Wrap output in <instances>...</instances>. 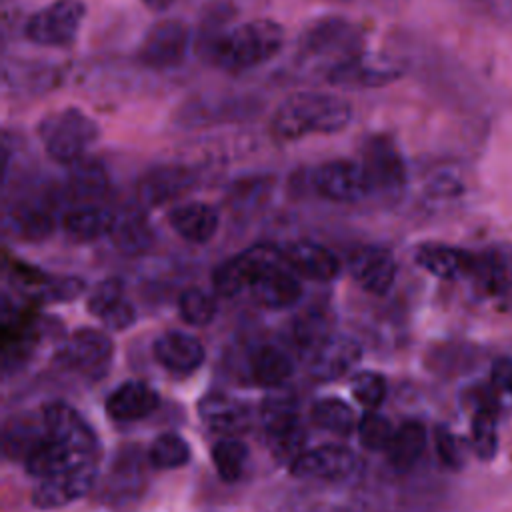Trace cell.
I'll use <instances>...</instances> for the list:
<instances>
[{
    "instance_id": "obj_1",
    "label": "cell",
    "mask_w": 512,
    "mask_h": 512,
    "mask_svg": "<svg viewBox=\"0 0 512 512\" xmlns=\"http://www.w3.org/2000/svg\"><path fill=\"white\" fill-rule=\"evenodd\" d=\"M232 10L226 4L210 8L196 34V54L224 72H246L272 60L284 46V28L270 18L226 26Z\"/></svg>"
},
{
    "instance_id": "obj_2",
    "label": "cell",
    "mask_w": 512,
    "mask_h": 512,
    "mask_svg": "<svg viewBox=\"0 0 512 512\" xmlns=\"http://www.w3.org/2000/svg\"><path fill=\"white\" fill-rule=\"evenodd\" d=\"M352 120L346 98L330 92H294L272 114L270 130L282 142L300 140L308 134H334Z\"/></svg>"
},
{
    "instance_id": "obj_3",
    "label": "cell",
    "mask_w": 512,
    "mask_h": 512,
    "mask_svg": "<svg viewBox=\"0 0 512 512\" xmlns=\"http://www.w3.org/2000/svg\"><path fill=\"white\" fill-rule=\"evenodd\" d=\"M100 126L76 106L44 116L38 124V138L50 160L72 166L86 158L88 148L98 140Z\"/></svg>"
},
{
    "instance_id": "obj_4",
    "label": "cell",
    "mask_w": 512,
    "mask_h": 512,
    "mask_svg": "<svg viewBox=\"0 0 512 512\" xmlns=\"http://www.w3.org/2000/svg\"><path fill=\"white\" fill-rule=\"evenodd\" d=\"M362 34L354 22L342 16H324L300 36L298 52L302 58L330 60L332 68L360 56Z\"/></svg>"
},
{
    "instance_id": "obj_5",
    "label": "cell",
    "mask_w": 512,
    "mask_h": 512,
    "mask_svg": "<svg viewBox=\"0 0 512 512\" xmlns=\"http://www.w3.org/2000/svg\"><path fill=\"white\" fill-rule=\"evenodd\" d=\"M370 194L386 200H398L406 188V164L400 148L388 134H372L360 150Z\"/></svg>"
},
{
    "instance_id": "obj_6",
    "label": "cell",
    "mask_w": 512,
    "mask_h": 512,
    "mask_svg": "<svg viewBox=\"0 0 512 512\" xmlns=\"http://www.w3.org/2000/svg\"><path fill=\"white\" fill-rule=\"evenodd\" d=\"M290 474L302 480H322L332 484H350L362 478L364 460L340 444H324L306 450L292 466Z\"/></svg>"
},
{
    "instance_id": "obj_7",
    "label": "cell",
    "mask_w": 512,
    "mask_h": 512,
    "mask_svg": "<svg viewBox=\"0 0 512 512\" xmlns=\"http://www.w3.org/2000/svg\"><path fill=\"white\" fill-rule=\"evenodd\" d=\"M84 16L86 6L82 0H56L28 18L24 34L38 46L64 48L74 44Z\"/></svg>"
},
{
    "instance_id": "obj_8",
    "label": "cell",
    "mask_w": 512,
    "mask_h": 512,
    "mask_svg": "<svg viewBox=\"0 0 512 512\" xmlns=\"http://www.w3.org/2000/svg\"><path fill=\"white\" fill-rule=\"evenodd\" d=\"M282 258V248L274 244H254L224 262H220L212 272V286L216 294L224 298H234L248 292L254 278L272 262Z\"/></svg>"
},
{
    "instance_id": "obj_9",
    "label": "cell",
    "mask_w": 512,
    "mask_h": 512,
    "mask_svg": "<svg viewBox=\"0 0 512 512\" xmlns=\"http://www.w3.org/2000/svg\"><path fill=\"white\" fill-rule=\"evenodd\" d=\"M190 48V28L176 18H166L148 28L138 48V62L154 68L168 70L184 62Z\"/></svg>"
},
{
    "instance_id": "obj_10",
    "label": "cell",
    "mask_w": 512,
    "mask_h": 512,
    "mask_svg": "<svg viewBox=\"0 0 512 512\" xmlns=\"http://www.w3.org/2000/svg\"><path fill=\"white\" fill-rule=\"evenodd\" d=\"M312 186L322 198L344 204L358 202L370 194L360 160L350 158H334L322 162L312 174Z\"/></svg>"
},
{
    "instance_id": "obj_11",
    "label": "cell",
    "mask_w": 512,
    "mask_h": 512,
    "mask_svg": "<svg viewBox=\"0 0 512 512\" xmlns=\"http://www.w3.org/2000/svg\"><path fill=\"white\" fill-rule=\"evenodd\" d=\"M198 184V174L186 164H160L146 170L138 184L136 196L144 208H158L184 198Z\"/></svg>"
},
{
    "instance_id": "obj_12",
    "label": "cell",
    "mask_w": 512,
    "mask_h": 512,
    "mask_svg": "<svg viewBox=\"0 0 512 512\" xmlns=\"http://www.w3.org/2000/svg\"><path fill=\"white\" fill-rule=\"evenodd\" d=\"M114 356V344L108 334L96 328H78L58 350V360L90 378L106 374Z\"/></svg>"
},
{
    "instance_id": "obj_13",
    "label": "cell",
    "mask_w": 512,
    "mask_h": 512,
    "mask_svg": "<svg viewBox=\"0 0 512 512\" xmlns=\"http://www.w3.org/2000/svg\"><path fill=\"white\" fill-rule=\"evenodd\" d=\"M96 462H84L62 474L38 480L32 490V504L42 510L64 508L86 496L96 484Z\"/></svg>"
},
{
    "instance_id": "obj_14",
    "label": "cell",
    "mask_w": 512,
    "mask_h": 512,
    "mask_svg": "<svg viewBox=\"0 0 512 512\" xmlns=\"http://www.w3.org/2000/svg\"><path fill=\"white\" fill-rule=\"evenodd\" d=\"M42 422L46 434L64 442L76 454L86 460H96L98 454V440L90 424L68 404L64 402H50L42 408Z\"/></svg>"
},
{
    "instance_id": "obj_15",
    "label": "cell",
    "mask_w": 512,
    "mask_h": 512,
    "mask_svg": "<svg viewBox=\"0 0 512 512\" xmlns=\"http://www.w3.org/2000/svg\"><path fill=\"white\" fill-rule=\"evenodd\" d=\"M4 228L22 242H42L56 228L54 208L40 196H20L4 212Z\"/></svg>"
},
{
    "instance_id": "obj_16",
    "label": "cell",
    "mask_w": 512,
    "mask_h": 512,
    "mask_svg": "<svg viewBox=\"0 0 512 512\" xmlns=\"http://www.w3.org/2000/svg\"><path fill=\"white\" fill-rule=\"evenodd\" d=\"M348 268L356 284L374 296H384L394 286L398 274V262L392 250L378 244L356 248L348 260Z\"/></svg>"
},
{
    "instance_id": "obj_17",
    "label": "cell",
    "mask_w": 512,
    "mask_h": 512,
    "mask_svg": "<svg viewBox=\"0 0 512 512\" xmlns=\"http://www.w3.org/2000/svg\"><path fill=\"white\" fill-rule=\"evenodd\" d=\"M302 284L298 274H294L284 256L272 264H268L250 284L248 294L252 300L268 310H286L300 302L302 298Z\"/></svg>"
},
{
    "instance_id": "obj_18",
    "label": "cell",
    "mask_w": 512,
    "mask_h": 512,
    "mask_svg": "<svg viewBox=\"0 0 512 512\" xmlns=\"http://www.w3.org/2000/svg\"><path fill=\"white\" fill-rule=\"evenodd\" d=\"M282 256L288 268L312 282H330L340 274L338 256L320 242L298 238L282 246Z\"/></svg>"
},
{
    "instance_id": "obj_19",
    "label": "cell",
    "mask_w": 512,
    "mask_h": 512,
    "mask_svg": "<svg viewBox=\"0 0 512 512\" xmlns=\"http://www.w3.org/2000/svg\"><path fill=\"white\" fill-rule=\"evenodd\" d=\"M152 354L156 362L174 376H188L196 372L206 358L202 342L196 336L180 330L160 334L152 344Z\"/></svg>"
},
{
    "instance_id": "obj_20",
    "label": "cell",
    "mask_w": 512,
    "mask_h": 512,
    "mask_svg": "<svg viewBox=\"0 0 512 512\" xmlns=\"http://www.w3.org/2000/svg\"><path fill=\"white\" fill-rule=\"evenodd\" d=\"M166 222L186 242L206 244L218 232L220 214L212 204L190 200L174 204L166 212Z\"/></svg>"
},
{
    "instance_id": "obj_21",
    "label": "cell",
    "mask_w": 512,
    "mask_h": 512,
    "mask_svg": "<svg viewBox=\"0 0 512 512\" xmlns=\"http://www.w3.org/2000/svg\"><path fill=\"white\" fill-rule=\"evenodd\" d=\"M362 348L350 336L332 334L322 342L310 358V376L316 380H336L352 372L360 362Z\"/></svg>"
},
{
    "instance_id": "obj_22",
    "label": "cell",
    "mask_w": 512,
    "mask_h": 512,
    "mask_svg": "<svg viewBox=\"0 0 512 512\" xmlns=\"http://www.w3.org/2000/svg\"><path fill=\"white\" fill-rule=\"evenodd\" d=\"M62 230L68 240L86 244L112 234L116 214L100 204H74L62 214Z\"/></svg>"
},
{
    "instance_id": "obj_23",
    "label": "cell",
    "mask_w": 512,
    "mask_h": 512,
    "mask_svg": "<svg viewBox=\"0 0 512 512\" xmlns=\"http://www.w3.org/2000/svg\"><path fill=\"white\" fill-rule=\"evenodd\" d=\"M414 260L420 268L444 280H450L468 272H478L482 264L470 252L456 246L442 244V242L420 244L414 252Z\"/></svg>"
},
{
    "instance_id": "obj_24",
    "label": "cell",
    "mask_w": 512,
    "mask_h": 512,
    "mask_svg": "<svg viewBox=\"0 0 512 512\" xmlns=\"http://www.w3.org/2000/svg\"><path fill=\"white\" fill-rule=\"evenodd\" d=\"M198 416L212 432L236 436L250 424V410L240 400L222 392H210L198 402Z\"/></svg>"
},
{
    "instance_id": "obj_25",
    "label": "cell",
    "mask_w": 512,
    "mask_h": 512,
    "mask_svg": "<svg viewBox=\"0 0 512 512\" xmlns=\"http://www.w3.org/2000/svg\"><path fill=\"white\" fill-rule=\"evenodd\" d=\"M84 462H96V460H86L80 454H76L72 448H68L64 442L52 438L50 434H44L26 454L24 468L34 478L44 480V478L62 474L74 466H80Z\"/></svg>"
},
{
    "instance_id": "obj_26",
    "label": "cell",
    "mask_w": 512,
    "mask_h": 512,
    "mask_svg": "<svg viewBox=\"0 0 512 512\" xmlns=\"http://www.w3.org/2000/svg\"><path fill=\"white\" fill-rule=\"evenodd\" d=\"M160 398L154 388L140 380L122 382L110 392L106 400V412L116 422H136L152 414Z\"/></svg>"
},
{
    "instance_id": "obj_27",
    "label": "cell",
    "mask_w": 512,
    "mask_h": 512,
    "mask_svg": "<svg viewBox=\"0 0 512 512\" xmlns=\"http://www.w3.org/2000/svg\"><path fill=\"white\" fill-rule=\"evenodd\" d=\"M64 188L66 196L76 204H98L108 194L110 178L102 162L84 158L70 166Z\"/></svg>"
},
{
    "instance_id": "obj_28",
    "label": "cell",
    "mask_w": 512,
    "mask_h": 512,
    "mask_svg": "<svg viewBox=\"0 0 512 512\" xmlns=\"http://www.w3.org/2000/svg\"><path fill=\"white\" fill-rule=\"evenodd\" d=\"M116 250L124 256H142L154 244V230L140 210L116 214V224L110 234Z\"/></svg>"
},
{
    "instance_id": "obj_29",
    "label": "cell",
    "mask_w": 512,
    "mask_h": 512,
    "mask_svg": "<svg viewBox=\"0 0 512 512\" xmlns=\"http://www.w3.org/2000/svg\"><path fill=\"white\" fill-rule=\"evenodd\" d=\"M426 428L418 420H406L396 430L386 448L388 462L396 472H408L426 450Z\"/></svg>"
},
{
    "instance_id": "obj_30",
    "label": "cell",
    "mask_w": 512,
    "mask_h": 512,
    "mask_svg": "<svg viewBox=\"0 0 512 512\" xmlns=\"http://www.w3.org/2000/svg\"><path fill=\"white\" fill-rule=\"evenodd\" d=\"M400 76L398 68L390 66H376L374 62H368L362 54L332 68L328 72V80L332 84L340 86H362V88H374L384 86Z\"/></svg>"
},
{
    "instance_id": "obj_31",
    "label": "cell",
    "mask_w": 512,
    "mask_h": 512,
    "mask_svg": "<svg viewBox=\"0 0 512 512\" xmlns=\"http://www.w3.org/2000/svg\"><path fill=\"white\" fill-rule=\"evenodd\" d=\"M248 370L252 380L258 386L278 388L282 386L292 374V360L290 356L272 344L258 346L248 360Z\"/></svg>"
},
{
    "instance_id": "obj_32",
    "label": "cell",
    "mask_w": 512,
    "mask_h": 512,
    "mask_svg": "<svg viewBox=\"0 0 512 512\" xmlns=\"http://www.w3.org/2000/svg\"><path fill=\"white\" fill-rule=\"evenodd\" d=\"M248 446L236 436H224L212 446V462L224 482H238L248 466Z\"/></svg>"
},
{
    "instance_id": "obj_33",
    "label": "cell",
    "mask_w": 512,
    "mask_h": 512,
    "mask_svg": "<svg viewBox=\"0 0 512 512\" xmlns=\"http://www.w3.org/2000/svg\"><path fill=\"white\" fill-rule=\"evenodd\" d=\"M294 340L300 348L314 352L322 342H326L332 336V318L326 308L312 306L306 308L296 320H294Z\"/></svg>"
},
{
    "instance_id": "obj_34",
    "label": "cell",
    "mask_w": 512,
    "mask_h": 512,
    "mask_svg": "<svg viewBox=\"0 0 512 512\" xmlns=\"http://www.w3.org/2000/svg\"><path fill=\"white\" fill-rule=\"evenodd\" d=\"M310 418L318 428L328 430V432L338 434V436H348L352 432L354 424H356L352 406L346 404L340 398H334V396L316 400L312 404Z\"/></svg>"
},
{
    "instance_id": "obj_35",
    "label": "cell",
    "mask_w": 512,
    "mask_h": 512,
    "mask_svg": "<svg viewBox=\"0 0 512 512\" xmlns=\"http://www.w3.org/2000/svg\"><path fill=\"white\" fill-rule=\"evenodd\" d=\"M178 312L180 318L190 326H208L216 318L218 304L208 290L188 286L178 296Z\"/></svg>"
},
{
    "instance_id": "obj_36",
    "label": "cell",
    "mask_w": 512,
    "mask_h": 512,
    "mask_svg": "<svg viewBox=\"0 0 512 512\" xmlns=\"http://www.w3.org/2000/svg\"><path fill=\"white\" fill-rule=\"evenodd\" d=\"M268 440H270V450H272L274 458L290 468L306 452L308 434H306L304 424L300 420H296L284 428L270 432Z\"/></svg>"
},
{
    "instance_id": "obj_37",
    "label": "cell",
    "mask_w": 512,
    "mask_h": 512,
    "mask_svg": "<svg viewBox=\"0 0 512 512\" xmlns=\"http://www.w3.org/2000/svg\"><path fill=\"white\" fill-rule=\"evenodd\" d=\"M188 460L190 446L182 436L174 432L160 434L148 448V462L158 470H174L184 466Z\"/></svg>"
},
{
    "instance_id": "obj_38",
    "label": "cell",
    "mask_w": 512,
    "mask_h": 512,
    "mask_svg": "<svg viewBox=\"0 0 512 512\" xmlns=\"http://www.w3.org/2000/svg\"><path fill=\"white\" fill-rule=\"evenodd\" d=\"M260 420L264 424L266 434L300 420L296 398L286 390H274L264 398L260 406Z\"/></svg>"
},
{
    "instance_id": "obj_39",
    "label": "cell",
    "mask_w": 512,
    "mask_h": 512,
    "mask_svg": "<svg viewBox=\"0 0 512 512\" xmlns=\"http://www.w3.org/2000/svg\"><path fill=\"white\" fill-rule=\"evenodd\" d=\"M496 410L492 404H480L472 418V450L478 458L488 460L494 456L498 446V432H496Z\"/></svg>"
},
{
    "instance_id": "obj_40",
    "label": "cell",
    "mask_w": 512,
    "mask_h": 512,
    "mask_svg": "<svg viewBox=\"0 0 512 512\" xmlns=\"http://www.w3.org/2000/svg\"><path fill=\"white\" fill-rule=\"evenodd\" d=\"M46 434L42 416L36 420H24V418H14L10 424L4 428V452L10 456H22L32 450V446Z\"/></svg>"
},
{
    "instance_id": "obj_41",
    "label": "cell",
    "mask_w": 512,
    "mask_h": 512,
    "mask_svg": "<svg viewBox=\"0 0 512 512\" xmlns=\"http://www.w3.org/2000/svg\"><path fill=\"white\" fill-rule=\"evenodd\" d=\"M356 428H358L360 444L372 452L386 450L396 430L390 424V420L376 410H366V414L360 418Z\"/></svg>"
},
{
    "instance_id": "obj_42",
    "label": "cell",
    "mask_w": 512,
    "mask_h": 512,
    "mask_svg": "<svg viewBox=\"0 0 512 512\" xmlns=\"http://www.w3.org/2000/svg\"><path fill=\"white\" fill-rule=\"evenodd\" d=\"M352 394L366 410H376L386 398V380L382 374L362 370L352 376Z\"/></svg>"
},
{
    "instance_id": "obj_43",
    "label": "cell",
    "mask_w": 512,
    "mask_h": 512,
    "mask_svg": "<svg viewBox=\"0 0 512 512\" xmlns=\"http://www.w3.org/2000/svg\"><path fill=\"white\" fill-rule=\"evenodd\" d=\"M122 300H124V282L116 276H110L96 284V288L90 292L86 300V308L92 316L102 318L110 308H114Z\"/></svg>"
},
{
    "instance_id": "obj_44",
    "label": "cell",
    "mask_w": 512,
    "mask_h": 512,
    "mask_svg": "<svg viewBox=\"0 0 512 512\" xmlns=\"http://www.w3.org/2000/svg\"><path fill=\"white\" fill-rule=\"evenodd\" d=\"M84 280L78 276H48L42 278V296L52 302L74 300L84 290Z\"/></svg>"
},
{
    "instance_id": "obj_45",
    "label": "cell",
    "mask_w": 512,
    "mask_h": 512,
    "mask_svg": "<svg viewBox=\"0 0 512 512\" xmlns=\"http://www.w3.org/2000/svg\"><path fill=\"white\" fill-rule=\"evenodd\" d=\"M434 444H436V454L444 466L456 470L464 464V450L460 446V440L448 428L444 426L436 428Z\"/></svg>"
},
{
    "instance_id": "obj_46",
    "label": "cell",
    "mask_w": 512,
    "mask_h": 512,
    "mask_svg": "<svg viewBox=\"0 0 512 512\" xmlns=\"http://www.w3.org/2000/svg\"><path fill=\"white\" fill-rule=\"evenodd\" d=\"M100 322L108 328V330H114V332H120V330H126L128 326H132L136 322V310L132 306V302H128L126 298L122 302H118L114 308H110L102 318Z\"/></svg>"
},
{
    "instance_id": "obj_47",
    "label": "cell",
    "mask_w": 512,
    "mask_h": 512,
    "mask_svg": "<svg viewBox=\"0 0 512 512\" xmlns=\"http://www.w3.org/2000/svg\"><path fill=\"white\" fill-rule=\"evenodd\" d=\"M494 382L512 394V358H502L492 368Z\"/></svg>"
},
{
    "instance_id": "obj_48",
    "label": "cell",
    "mask_w": 512,
    "mask_h": 512,
    "mask_svg": "<svg viewBox=\"0 0 512 512\" xmlns=\"http://www.w3.org/2000/svg\"><path fill=\"white\" fill-rule=\"evenodd\" d=\"M492 288H496V290L502 294V298L506 300L508 308L512 310V272H508V270H498Z\"/></svg>"
},
{
    "instance_id": "obj_49",
    "label": "cell",
    "mask_w": 512,
    "mask_h": 512,
    "mask_svg": "<svg viewBox=\"0 0 512 512\" xmlns=\"http://www.w3.org/2000/svg\"><path fill=\"white\" fill-rule=\"evenodd\" d=\"M150 10H154V12H162V10H166L174 0H142Z\"/></svg>"
}]
</instances>
